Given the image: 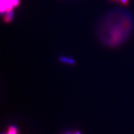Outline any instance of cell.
Segmentation results:
<instances>
[{
	"mask_svg": "<svg viewBox=\"0 0 134 134\" xmlns=\"http://www.w3.org/2000/svg\"><path fill=\"white\" fill-rule=\"evenodd\" d=\"M60 60L62 62H68V63H70V64H74L75 63V61L73 60H70V58H67L66 57H63V58H60Z\"/></svg>",
	"mask_w": 134,
	"mask_h": 134,
	"instance_id": "obj_3",
	"label": "cell"
},
{
	"mask_svg": "<svg viewBox=\"0 0 134 134\" xmlns=\"http://www.w3.org/2000/svg\"><path fill=\"white\" fill-rule=\"evenodd\" d=\"M18 134V130L17 127L14 125H11L8 129V132L7 134Z\"/></svg>",
	"mask_w": 134,
	"mask_h": 134,
	"instance_id": "obj_2",
	"label": "cell"
},
{
	"mask_svg": "<svg viewBox=\"0 0 134 134\" xmlns=\"http://www.w3.org/2000/svg\"><path fill=\"white\" fill-rule=\"evenodd\" d=\"M114 1H117V0H114Z\"/></svg>",
	"mask_w": 134,
	"mask_h": 134,
	"instance_id": "obj_6",
	"label": "cell"
},
{
	"mask_svg": "<svg viewBox=\"0 0 134 134\" xmlns=\"http://www.w3.org/2000/svg\"><path fill=\"white\" fill-rule=\"evenodd\" d=\"M12 3L14 7L17 6L20 3V0H12Z\"/></svg>",
	"mask_w": 134,
	"mask_h": 134,
	"instance_id": "obj_4",
	"label": "cell"
},
{
	"mask_svg": "<svg viewBox=\"0 0 134 134\" xmlns=\"http://www.w3.org/2000/svg\"><path fill=\"white\" fill-rule=\"evenodd\" d=\"M14 17V13L13 12V11H11L9 12H7L5 16L4 17V21L6 23H9L11 21H12Z\"/></svg>",
	"mask_w": 134,
	"mask_h": 134,
	"instance_id": "obj_1",
	"label": "cell"
},
{
	"mask_svg": "<svg viewBox=\"0 0 134 134\" xmlns=\"http://www.w3.org/2000/svg\"><path fill=\"white\" fill-rule=\"evenodd\" d=\"M119 1L123 5H127L129 4V0H119Z\"/></svg>",
	"mask_w": 134,
	"mask_h": 134,
	"instance_id": "obj_5",
	"label": "cell"
}]
</instances>
